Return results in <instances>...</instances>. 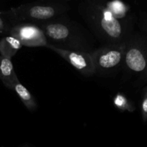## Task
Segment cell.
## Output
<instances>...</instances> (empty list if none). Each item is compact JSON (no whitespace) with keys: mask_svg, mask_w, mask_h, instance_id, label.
Instances as JSON below:
<instances>
[{"mask_svg":"<svg viewBox=\"0 0 147 147\" xmlns=\"http://www.w3.org/2000/svg\"><path fill=\"white\" fill-rule=\"evenodd\" d=\"M113 105L117 108L119 110L128 111H132L134 110V108L133 107L131 103L129 100V99L123 96V94L118 93L113 98Z\"/></svg>","mask_w":147,"mask_h":147,"instance_id":"11","label":"cell"},{"mask_svg":"<svg viewBox=\"0 0 147 147\" xmlns=\"http://www.w3.org/2000/svg\"><path fill=\"white\" fill-rule=\"evenodd\" d=\"M22 47L18 39L8 34L0 40V55L11 59Z\"/></svg>","mask_w":147,"mask_h":147,"instance_id":"10","label":"cell"},{"mask_svg":"<svg viewBox=\"0 0 147 147\" xmlns=\"http://www.w3.org/2000/svg\"><path fill=\"white\" fill-rule=\"evenodd\" d=\"M47 48L53 50V52L59 55L62 58L71 65L85 77L90 78L95 76L91 53L87 52L65 50V49L56 47L49 44L47 46Z\"/></svg>","mask_w":147,"mask_h":147,"instance_id":"7","label":"cell"},{"mask_svg":"<svg viewBox=\"0 0 147 147\" xmlns=\"http://www.w3.org/2000/svg\"><path fill=\"white\" fill-rule=\"evenodd\" d=\"M70 8L67 1H39L11 7L3 12L12 25L19 23L40 24L67 15Z\"/></svg>","mask_w":147,"mask_h":147,"instance_id":"3","label":"cell"},{"mask_svg":"<svg viewBox=\"0 0 147 147\" xmlns=\"http://www.w3.org/2000/svg\"><path fill=\"white\" fill-rule=\"evenodd\" d=\"M139 26L142 32L147 34V11H144L140 14Z\"/></svg>","mask_w":147,"mask_h":147,"instance_id":"14","label":"cell"},{"mask_svg":"<svg viewBox=\"0 0 147 147\" xmlns=\"http://www.w3.org/2000/svg\"><path fill=\"white\" fill-rule=\"evenodd\" d=\"M121 71L125 81L138 86L147 83V34L135 30L126 40Z\"/></svg>","mask_w":147,"mask_h":147,"instance_id":"4","label":"cell"},{"mask_svg":"<svg viewBox=\"0 0 147 147\" xmlns=\"http://www.w3.org/2000/svg\"><path fill=\"white\" fill-rule=\"evenodd\" d=\"M9 35L16 37L23 46L47 47L48 42L40 26L34 23H19L12 25Z\"/></svg>","mask_w":147,"mask_h":147,"instance_id":"6","label":"cell"},{"mask_svg":"<svg viewBox=\"0 0 147 147\" xmlns=\"http://www.w3.org/2000/svg\"><path fill=\"white\" fill-rule=\"evenodd\" d=\"M11 90L15 92L24 106L29 111L33 112L37 110V103L35 98L31 94V93L20 83V80H17L13 84Z\"/></svg>","mask_w":147,"mask_h":147,"instance_id":"9","label":"cell"},{"mask_svg":"<svg viewBox=\"0 0 147 147\" xmlns=\"http://www.w3.org/2000/svg\"><path fill=\"white\" fill-rule=\"evenodd\" d=\"M125 42L106 45L91 53L95 76L101 78L116 76L121 71L124 57Z\"/></svg>","mask_w":147,"mask_h":147,"instance_id":"5","label":"cell"},{"mask_svg":"<svg viewBox=\"0 0 147 147\" xmlns=\"http://www.w3.org/2000/svg\"><path fill=\"white\" fill-rule=\"evenodd\" d=\"M12 24L4 14L3 11H0V34H9Z\"/></svg>","mask_w":147,"mask_h":147,"instance_id":"12","label":"cell"},{"mask_svg":"<svg viewBox=\"0 0 147 147\" xmlns=\"http://www.w3.org/2000/svg\"><path fill=\"white\" fill-rule=\"evenodd\" d=\"M140 107L142 120L146 123L147 122V86L144 87L142 90Z\"/></svg>","mask_w":147,"mask_h":147,"instance_id":"13","label":"cell"},{"mask_svg":"<svg viewBox=\"0 0 147 147\" xmlns=\"http://www.w3.org/2000/svg\"><path fill=\"white\" fill-rule=\"evenodd\" d=\"M0 80L4 86L11 90L13 84L19 80L14 71L11 59L0 55Z\"/></svg>","mask_w":147,"mask_h":147,"instance_id":"8","label":"cell"},{"mask_svg":"<svg viewBox=\"0 0 147 147\" xmlns=\"http://www.w3.org/2000/svg\"><path fill=\"white\" fill-rule=\"evenodd\" d=\"M78 13L102 45L126 42L135 31V16L120 19L101 0H85L78 5Z\"/></svg>","mask_w":147,"mask_h":147,"instance_id":"1","label":"cell"},{"mask_svg":"<svg viewBox=\"0 0 147 147\" xmlns=\"http://www.w3.org/2000/svg\"><path fill=\"white\" fill-rule=\"evenodd\" d=\"M37 24L44 32L50 45L90 53L96 49L94 41L88 32L67 15Z\"/></svg>","mask_w":147,"mask_h":147,"instance_id":"2","label":"cell"}]
</instances>
